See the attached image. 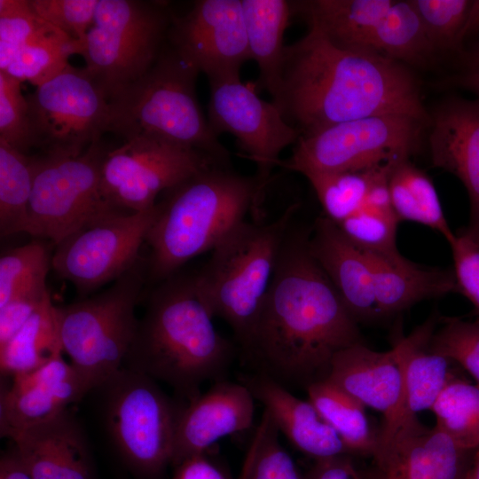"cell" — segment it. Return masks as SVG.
Returning a JSON list of instances; mask_svg holds the SVG:
<instances>
[{
	"mask_svg": "<svg viewBox=\"0 0 479 479\" xmlns=\"http://www.w3.org/2000/svg\"><path fill=\"white\" fill-rule=\"evenodd\" d=\"M309 232L289 230L244 348L255 373L286 388L326 380L335 355L363 342L358 324L311 255Z\"/></svg>",
	"mask_w": 479,
	"mask_h": 479,
	"instance_id": "6da1fadb",
	"label": "cell"
},
{
	"mask_svg": "<svg viewBox=\"0 0 479 479\" xmlns=\"http://www.w3.org/2000/svg\"><path fill=\"white\" fill-rule=\"evenodd\" d=\"M272 103L301 137L374 115L429 122L420 82L409 67L374 52L337 47L310 27L286 45Z\"/></svg>",
	"mask_w": 479,
	"mask_h": 479,
	"instance_id": "7a4b0ae2",
	"label": "cell"
},
{
	"mask_svg": "<svg viewBox=\"0 0 479 479\" xmlns=\"http://www.w3.org/2000/svg\"><path fill=\"white\" fill-rule=\"evenodd\" d=\"M192 276H171L150 294L122 367L169 385L187 403L221 381L233 355Z\"/></svg>",
	"mask_w": 479,
	"mask_h": 479,
	"instance_id": "3957f363",
	"label": "cell"
},
{
	"mask_svg": "<svg viewBox=\"0 0 479 479\" xmlns=\"http://www.w3.org/2000/svg\"><path fill=\"white\" fill-rule=\"evenodd\" d=\"M265 187L256 176L214 165L167 191L145 239L148 275L161 282L193 257L211 252L260 205Z\"/></svg>",
	"mask_w": 479,
	"mask_h": 479,
	"instance_id": "277c9868",
	"label": "cell"
},
{
	"mask_svg": "<svg viewBox=\"0 0 479 479\" xmlns=\"http://www.w3.org/2000/svg\"><path fill=\"white\" fill-rule=\"evenodd\" d=\"M200 72L166 43L153 67L109 100L107 132L124 141L153 137L192 148L230 166V153L200 106Z\"/></svg>",
	"mask_w": 479,
	"mask_h": 479,
	"instance_id": "5b68a950",
	"label": "cell"
},
{
	"mask_svg": "<svg viewBox=\"0 0 479 479\" xmlns=\"http://www.w3.org/2000/svg\"><path fill=\"white\" fill-rule=\"evenodd\" d=\"M297 210L293 204L269 223L243 221L193 275L200 296L214 317L232 327L241 348L253 332Z\"/></svg>",
	"mask_w": 479,
	"mask_h": 479,
	"instance_id": "8992f818",
	"label": "cell"
},
{
	"mask_svg": "<svg viewBox=\"0 0 479 479\" xmlns=\"http://www.w3.org/2000/svg\"><path fill=\"white\" fill-rule=\"evenodd\" d=\"M146 271L147 260L141 259L101 293L56 306L63 352L90 390L122 367L139 321L136 307Z\"/></svg>",
	"mask_w": 479,
	"mask_h": 479,
	"instance_id": "52a82bcc",
	"label": "cell"
},
{
	"mask_svg": "<svg viewBox=\"0 0 479 479\" xmlns=\"http://www.w3.org/2000/svg\"><path fill=\"white\" fill-rule=\"evenodd\" d=\"M92 390L99 393L106 433L124 463L143 479L159 478L172 463L185 404L169 397L151 377L125 367Z\"/></svg>",
	"mask_w": 479,
	"mask_h": 479,
	"instance_id": "ba28073f",
	"label": "cell"
},
{
	"mask_svg": "<svg viewBox=\"0 0 479 479\" xmlns=\"http://www.w3.org/2000/svg\"><path fill=\"white\" fill-rule=\"evenodd\" d=\"M172 19L159 2L98 1L79 54L109 100L153 67L168 41Z\"/></svg>",
	"mask_w": 479,
	"mask_h": 479,
	"instance_id": "9c48e42d",
	"label": "cell"
},
{
	"mask_svg": "<svg viewBox=\"0 0 479 479\" xmlns=\"http://www.w3.org/2000/svg\"><path fill=\"white\" fill-rule=\"evenodd\" d=\"M108 147L100 141L77 156L36 154L24 232L54 246L117 208L101 189Z\"/></svg>",
	"mask_w": 479,
	"mask_h": 479,
	"instance_id": "30bf717a",
	"label": "cell"
},
{
	"mask_svg": "<svg viewBox=\"0 0 479 479\" xmlns=\"http://www.w3.org/2000/svg\"><path fill=\"white\" fill-rule=\"evenodd\" d=\"M423 122L408 115H374L334 124L300 137L279 166L307 173L360 171L410 159Z\"/></svg>",
	"mask_w": 479,
	"mask_h": 479,
	"instance_id": "8fae6325",
	"label": "cell"
},
{
	"mask_svg": "<svg viewBox=\"0 0 479 479\" xmlns=\"http://www.w3.org/2000/svg\"><path fill=\"white\" fill-rule=\"evenodd\" d=\"M27 97L34 147L77 156L107 132L109 98L93 75L70 63Z\"/></svg>",
	"mask_w": 479,
	"mask_h": 479,
	"instance_id": "7c38bea8",
	"label": "cell"
},
{
	"mask_svg": "<svg viewBox=\"0 0 479 479\" xmlns=\"http://www.w3.org/2000/svg\"><path fill=\"white\" fill-rule=\"evenodd\" d=\"M214 165L223 164L195 149L153 137H135L108 149L102 165V193L117 208L144 211L156 205L161 192Z\"/></svg>",
	"mask_w": 479,
	"mask_h": 479,
	"instance_id": "4fadbf2b",
	"label": "cell"
},
{
	"mask_svg": "<svg viewBox=\"0 0 479 479\" xmlns=\"http://www.w3.org/2000/svg\"><path fill=\"white\" fill-rule=\"evenodd\" d=\"M157 211V203L140 212L115 209L87 224L55 246L52 269L82 294L115 281L141 260Z\"/></svg>",
	"mask_w": 479,
	"mask_h": 479,
	"instance_id": "5bb4252c",
	"label": "cell"
},
{
	"mask_svg": "<svg viewBox=\"0 0 479 479\" xmlns=\"http://www.w3.org/2000/svg\"><path fill=\"white\" fill-rule=\"evenodd\" d=\"M210 87L208 122L216 134L232 135L256 165V177L265 185L279 166L281 152L300 138L299 131L271 102L244 84L240 73L208 78Z\"/></svg>",
	"mask_w": 479,
	"mask_h": 479,
	"instance_id": "9a60e30c",
	"label": "cell"
},
{
	"mask_svg": "<svg viewBox=\"0 0 479 479\" xmlns=\"http://www.w3.org/2000/svg\"><path fill=\"white\" fill-rule=\"evenodd\" d=\"M168 43L208 78L240 73L250 59L241 0H200L173 16Z\"/></svg>",
	"mask_w": 479,
	"mask_h": 479,
	"instance_id": "2e32d148",
	"label": "cell"
},
{
	"mask_svg": "<svg viewBox=\"0 0 479 479\" xmlns=\"http://www.w3.org/2000/svg\"><path fill=\"white\" fill-rule=\"evenodd\" d=\"M475 451L415 418L378 447L368 470L371 479H467Z\"/></svg>",
	"mask_w": 479,
	"mask_h": 479,
	"instance_id": "e0dca14e",
	"label": "cell"
},
{
	"mask_svg": "<svg viewBox=\"0 0 479 479\" xmlns=\"http://www.w3.org/2000/svg\"><path fill=\"white\" fill-rule=\"evenodd\" d=\"M432 164L459 178L469 200L463 232L479 244V99L452 97L429 113Z\"/></svg>",
	"mask_w": 479,
	"mask_h": 479,
	"instance_id": "ac0fdd59",
	"label": "cell"
},
{
	"mask_svg": "<svg viewBox=\"0 0 479 479\" xmlns=\"http://www.w3.org/2000/svg\"><path fill=\"white\" fill-rule=\"evenodd\" d=\"M90 390L62 355L41 368L2 383L0 434L11 438L20 431L47 421L68 410Z\"/></svg>",
	"mask_w": 479,
	"mask_h": 479,
	"instance_id": "d6986e66",
	"label": "cell"
},
{
	"mask_svg": "<svg viewBox=\"0 0 479 479\" xmlns=\"http://www.w3.org/2000/svg\"><path fill=\"white\" fill-rule=\"evenodd\" d=\"M255 397L241 381L224 380L184 405L178 418L171 465L205 452L221 438L248 429Z\"/></svg>",
	"mask_w": 479,
	"mask_h": 479,
	"instance_id": "ffe728a7",
	"label": "cell"
},
{
	"mask_svg": "<svg viewBox=\"0 0 479 479\" xmlns=\"http://www.w3.org/2000/svg\"><path fill=\"white\" fill-rule=\"evenodd\" d=\"M408 336L397 340L387 351H376L363 342L338 352L327 380L383 415L382 426L397 412L403 395Z\"/></svg>",
	"mask_w": 479,
	"mask_h": 479,
	"instance_id": "44dd1931",
	"label": "cell"
},
{
	"mask_svg": "<svg viewBox=\"0 0 479 479\" xmlns=\"http://www.w3.org/2000/svg\"><path fill=\"white\" fill-rule=\"evenodd\" d=\"M10 439L32 479H93L88 439L69 410Z\"/></svg>",
	"mask_w": 479,
	"mask_h": 479,
	"instance_id": "7402d4cb",
	"label": "cell"
},
{
	"mask_svg": "<svg viewBox=\"0 0 479 479\" xmlns=\"http://www.w3.org/2000/svg\"><path fill=\"white\" fill-rule=\"evenodd\" d=\"M308 246L357 323L381 319L364 251L326 216L316 220L309 234Z\"/></svg>",
	"mask_w": 479,
	"mask_h": 479,
	"instance_id": "603a6c76",
	"label": "cell"
},
{
	"mask_svg": "<svg viewBox=\"0 0 479 479\" xmlns=\"http://www.w3.org/2000/svg\"><path fill=\"white\" fill-rule=\"evenodd\" d=\"M241 382L263 404L279 433L303 454L314 460L350 454L310 401L296 397L289 389L258 373L242 376Z\"/></svg>",
	"mask_w": 479,
	"mask_h": 479,
	"instance_id": "cb8c5ba5",
	"label": "cell"
},
{
	"mask_svg": "<svg viewBox=\"0 0 479 479\" xmlns=\"http://www.w3.org/2000/svg\"><path fill=\"white\" fill-rule=\"evenodd\" d=\"M436 320L437 318L432 315L407 335L401 404L393 419L381 427L379 445L387 442L404 423L417 418L419 412L431 410L440 393L454 377L452 361L428 349L436 329Z\"/></svg>",
	"mask_w": 479,
	"mask_h": 479,
	"instance_id": "d4e9b609",
	"label": "cell"
},
{
	"mask_svg": "<svg viewBox=\"0 0 479 479\" xmlns=\"http://www.w3.org/2000/svg\"><path fill=\"white\" fill-rule=\"evenodd\" d=\"M364 253L371 269L381 318L404 310L420 301L459 293L453 270L419 267L401 254L388 256L367 251Z\"/></svg>",
	"mask_w": 479,
	"mask_h": 479,
	"instance_id": "484cf974",
	"label": "cell"
},
{
	"mask_svg": "<svg viewBox=\"0 0 479 479\" xmlns=\"http://www.w3.org/2000/svg\"><path fill=\"white\" fill-rule=\"evenodd\" d=\"M394 0L292 1L294 14L305 18L337 47L369 51L371 35Z\"/></svg>",
	"mask_w": 479,
	"mask_h": 479,
	"instance_id": "4316f807",
	"label": "cell"
},
{
	"mask_svg": "<svg viewBox=\"0 0 479 479\" xmlns=\"http://www.w3.org/2000/svg\"><path fill=\"white\" fill-rule=\"evenodd\" d=\"M250 59L272 100L278 94L284 60V34L294 14L292 1L241 0Z\"/></svg>",
	"mask_w": 479,
	"mask_h": 479,
	"instance_id": "83f0119b",
	"label": "cell"
},
{
	"mask_svg": "<svg viewBox=\"0 0 479 479\" xmlns=\"http://www.w3.org/2000/svg\"><path fill=\"white\" fill-rule=\"evenodd\" d=\"M62 353L56 306L50 298L0 346L1 374L12 379L27 374Z\"/></svg>",
	"mask_w": 479,
	"mask_h": 479,
	"instance_id": "f1b7e54d",
	"label": "cell"
},
{
	"mask_svg": "<svg viewBox=\"0 0 479 479\" xmlns=\"http://www.w3.org/2000/svg\"><path fill=\"white\" fill-rule=\"evenodd\" d=\"M308 400L341 437L351 455L373 457L380 432L371 426L365 406L327 379L306 389Z\"/></svg>",
	"mask_w": 479,
	"mask_h": 479,
	"instance_id": "f546056e",
	"label": "cell"
},
{
	"mask_svg": "<svg viewBox=\"0 0 479 479\" xmlns=\"http://www.w3.org/2000/svg\"><path fill=\"white\" fill-rule=\"evenodd\" d=\"M393 209L400 221H412L440 232L448 243L456 234L444 214L430 177L406 159L397 162L388 178Z\"/></svg>",
	"mask_w": 479,
	"mask_h": 479,
	"instance_id": "4dcf8cb0",
	"label": "cell"
},
{
	"mask_svg": "<svg viewBox=\"0 0 479 479\" xmlns=\"http://www.w3.org/2000/svg\"><path fill=\"white\" fill-rule=\"evenodd\" d=\"M368 50L410 68L425 66L435 55L411 0L393 1L374 28Z\"/></svg>",
	"mask_w": 479,
	"mask_h": 479,
	"instance_id": "1f68e13d",
	"label": "cell"
},
{
	"mask_svg": "<svg viewBox=\"0 0 479 479\" xmlns=\"http://www.w3.org/2000/svg\"><path fill=\"white\" fill-rule=\"evenodd\" d=\"M36 154L22 153L0 140V232H24Z\"/></svg>",
	"mask_w": 479,
	"mask_h": 479,
	"instance_id": "d6a6232c",
	"label": "cell"
},
{
	"mask_svg": "<svg viewBox=\"0 0 479 479\" xmlns=\"http://www.w3.org/2000/svg\"><path fill=\"white\" fill-rule=\"evenodd\" d=\"M79 51L77 42L48 24L17 52L3 72L37 87L60 73L69 64V57Z\"/></svg>",
	"mask_w": 479,
	"mask_h": 479,
	"instance_id": "836d02e7",
	"label": "cell"
},
{
	"mask_svg": "<svg viewBox=\"0 0 479 479\" xmlns=\"http://www.w3.org/2000/svg\"><path fill=\"white\" fill-rule=\"evenodd\" d=\"M431 411L436 427L463 449L479 447V386L453 377L450 380Z\"/></svg>",
	"mask_w": 479,
	"mask_h": 479,
	"instance_id": "e575fe53",
	"label": "cell"
},
{
	"mask_svg": "<svg viewBox=\"0 0 479 479\" xmlns=\"http://www.w3.org/2000/svg\"><path fill=\"white\" fill-rule=\"evenodd\" d=\"M394 165L360 171L307 173L303 176L313 187L326 217L339 224L363 206L377 176Z\"/></svg>",
	"mask_w": 479,
	"mask_h": 479,
	"instance_id": "d590c367",
	"label": "cell"
},
{
	"mask_svg": "<svg viewBox=\"0 0 479 479\" xmlns=\"http://www.w3.org/2000/svg\"><path fill=\"white\" fill-rule=\"evenodd\" d=\"M52 255L39 240L14 247L0 258V307L12 299L47 289Z\"/></svg>",
	"mask_w": 479,
	"mask_h": 479,
	"instance_id": "8d00e7d4",
	"label": "cell"
},
{
	"mask_svg": "<svg viewBox=\"0 0 479 479\" xmlns=\"http://www.w3.org/2000/svg\"><path fill=\"white\" fill-rule=\"evenodd\" d=\"M238 479H303L279 442V431L264 410Z\"/></svg>",
	"mask_w": 479,
	"mask_h": 479,
	"instance_id": "74e56055",
	"label": "cell"
},
{
	"mask_svg": "<svg viewBox=\"0 0 479 479\" xmlns=\"http://www.w3.org/2000/svg\"><path fill=\"white\" fill-rule=\"evenodd\" d=\"M399 222L392 207L364 203L357 212L335 224L361 250L395 256L400 255L397 247Z\"/></svg>",
	"mask_w": 479,
	"mask_h": 479,
	"instance_id": "f35d334b",
	"label": "cell"
},
{
	"mask_svg": "<svg viewBox=\"0 0 479 479\" xmlns=\"http://www.w3.org/2000/svg\"><path fill=\"white\" fill-rule=\"evenodd\" d=\"M435 53L458 57L471 0H411Z\"/></svg>",
	"mask_w": 479,
	"mask_h": 479,
	"instance_id": "ab89813d",
	"label": "cell"
},
{
	"mask_svg": "<svg viewBox=\"0 0 479 479\" xmlns=\"http://www.w3.org/2000/svg\"><path fill=\"white\" fill-rule=\"evenodd\" d=\"M428 349L466 369L479 386V320L445 318L436 329Z\"/></svg>",
	"mask_w": 479,
	"mask_h": 479,
	"instance_id": "60d3db41",
	"label": "cell"
},
{
	"mask_svg": "<svg viewBox=\"0 0 479 479\" xmlns=\"http://www.w3.org/2000/svg\"><path fill=\"white\" fill-rule=\"evenodd\" d=\"M0 140L28 153L34 148L27 97L21 82L0 71Z\"/></svg>",
	"mask_w": 479,
	"mask_h": 479,
	"instance_id": "b9f144b4",
	"label": "cell"
},
{
	"mask_svg": "<svg viewBox=\"0 0 479 479\" xmlns=\"http://www.w3.org/2000/svg\"><path fill=\"white\" fill-rule=\"evenodd\" d=\"M48 24L35 13L30 0H0V71Z\"/></svg>",
	"mask_w": 479,
	"mask_h": 479,
	"instance_id": "7bdbcfd3",
	"label": "cell"
},
{
	"mask_svg": "<svg viewBox=\"0 0 479 479\" xmlns=\"http://www.w3.org/2000/svg\"><path fill=\"white\" fill-rule=\"evenodd\" d=\"M98 0H30L35 13L79 45L90 27Z\"/></svg>",
	"mask_w": 479,
	"mask_h": 479,
	"instance_id": "ee69618b",
	"label": "cell"
},
{
	"mask_svg": "<svg viewBox=\"0 0 479 479\" xmlns=\"http://www.w3.org/2000/svg\"><path fill=\"white\" fill-rule=\"evenodd\" d=\"M449 245L459 293L479 311V244L462 231Z\"/></svg>",
	"mask_w": 479,
	"mask_h": 479,
	"instance_id": "f6af8a7d",
	"label": "cell"
},
{
	"mask_svg": "<svg viewBox=\"0 0 479 479\" xmlns=\"http://www.w3.org/2000/svg\"><path fill=\"white\" fill-rule=\"evenodd\" d=\"M50 298L47 288L16 297L0 307V346L7 342Z\"/></svg>",
	"mask_w": 479,
	"mask_h": 479,
	"instance_id": "bcb514c9",
	"label": "cell"
},
{
	"mask_svg": "<svg viewBox=\"0 0 479 479\" xmlns=\"http://www.w3.org/2000/svg\"><path fill=\"white\" fill-rule=\"evenodd\" d=\"M357 456L342 454L314 460L302 474L303 479H371L368 468L356 461Z\"/></svg>",
	"mask_w": 479,
	"mask_h": 479,
	"instance_id": "7dc6e473",
	"label": "cell"
},
{
	"mask_svg": "<svg viewBox=\"0 0 479 479\" xmlns=\"http://www.w3.org/2000/svg\"><path fill=\"white\" fill-rule=\"evenodd\" d=\"M458 58L461 69L479 59V0H471V5L460 35Z\"/></svg>",
	"mask_w": 479,
	"mask_h": 479,
	"instance_id": "c3c4849f",
	"label": "cell"
},
{
	"mask_svg": "<svg viewBox=\"0 0 479 479\" xmlns=\"http://www.w3.org/2000/svg\"><path fill=\"white\" fill-rule=\"evenodd\" d=\"M175 467L173 479H231L205 454L186 459Z\"/></svg>",
	"mask_w": 479,
	"mask_h": 479,
	"instance_id": "681fc988",
	"label": "cell"
},
{
	"mask_svg": "<svg viewBox=\"0 0 479 479\" xmlns=\"http://www.w3.org/2000/svg\"><path fill=\"white\" fill-rule=\"evenodd\" d=\"M0 479H32L14 446L1 455Z\"/></svg>",
	"mask_w": 479,
	"mask_h": 479,
	"instance_id": "f907efd6",
	"label": "cell"
},
{
	"mask_svg": "<svg viewBox=\"0 0 479 479\" xmlns=\"http://www.w3.org/2000/svg\"><path fill=\"white\" fill-rule=\"evenodd\" d=\"M451 85L467 90L479 99V59L470 67L461 69L448 82Z\"/></svg>",
	"mask_w": 479,
	"mask_h": 479,
	"instance_id": "816d5d0a",
	"label": "cell"
},
{
	"mask_svg": "<svg viewBox=\"0 0 479 479\" xmlns=\"http://www.w3.org/2000/svg\"><path fill=\"white\" fill-rule=\"evenodd\" d=\"M467 479H479V447L474 452Z\"/></svg>",
	"mask_w": 479,
	"mask_h": 479,
	"instance_id": "f5cc1de1",
	"label": "cell"
}]
</instances>
